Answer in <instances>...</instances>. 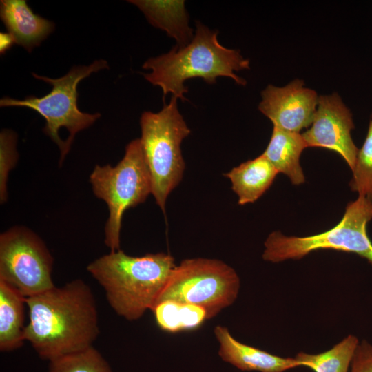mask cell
<instances>
[{"instance_id":"11","label":"cell","mask_w":372,"mask_h":372,"mask_svg":"<svg viewBox=\"0 0 372 372\" xmlns=\"http://www.w3.org/2000/svg\"><path fill=\"white\" fill-rule=\"evenodd\" d=\"M261 96L258 110L274 127L300 133L311 124L318 96L302 80L294 79L283 87L269 85Z\"/></svg>"},{"instance_id":"7","label":"cell","mask_w":372,"mask_h":372,"mask_svg":"<svg viewBox=\"0 0 372 372\" xmlns=\"http://www.w3.org/2000/svg\"><path fill=\"white\" fill-rule=\"evenodd\" d=\"M371 219L372 202L359 196L348 203L340 221L326 231L304 237L273 231L264 243L262 258L279 262L300 259L316 250L334 249L356 254L372 265V242L366 232V225Z\"/></svg>"},{"instance_id":"1","label":"cell","mask_w":372,"mask_h":372,"mask_svg":"<svg viewBox=\"0 0 372 372\" xmlns=\"http://www.w3.org/2000/svg\"><path fill=\"white\" fill-rule=\"evenodd\" d=\"M25 340L42 359L50 361L92 347L99 334L94 296L81 279L25 298Z\"/></svg>"},{"instance_id":"13","label":"cell","mask_w":372,"mask_h":372,"mask_svg":"<svg viewBox=\"0 0 372 372\" xmlns=\"http://www.w3.org/2000/svg\"><path fill=\"white\" fill-rule=\"evenodd\" d=\"M0 17L15 43L28 52L54 30V23L34 14L24 0H1Z\"/></svg>"},{"instance_id":"3","label":"cell","mask_w":372,"mask_h":372,"mask_svg":"<svg viewBox=\"0 0 372 372\" xmlns=\"http://www.w3.org/2000/svg\"><path fill=\"white\" fill-rule=\"evenodd\" d=\"M176 266L169 254L132 256L119 249L96 258L87 271L105 290L112 309L132 321L153 308Z\"/></svg>"},{"instance_id":"9","label":"cell","mask_w":372,"mask_h":372,"mask_svg":"<svg viewBox=\"0 0 372 372\" xmlns=\"http://www.w3.org/2000/svg\"><path fill=\"white\" fill-rule=\"evenodd\" d=\"M54 260L43 240L24 226H14L0 236V280L25 298L55 285Z\"/></svg>"},{"instance_id":"17","label":"cell","mask_w":372,"mask_h":372,"mask_svg":"<svg viewBox=\"0 0 372 372\" xmlns=\"http://www.w3.org/2000/svg\"><path fill=\"white\" fill-rule=\"evenodd\" d=\"M25 298L12 286L0 280V350L11 351L25 340Z\"/></svg>"},{"instance_id":"6","label":"cell","mask_w":372,"mask_h":372,"mask_svg":"<svg viewBox=\"0 0 372 372\" xmlns=\"http://www.w3.org/2000/svg\"><path fill=\"white\" fill-rule=\"evenodd\" d=\"M95 196L105 202L109 216L105 226V244L110 251L120 249L123 216L144 203L152 194V180L140 138L125 147L123 158L114 167L96 165L90 176Z\"/></svg>"},{"instance_id":"2","label":"cell","mask_w":372,"mask_h":372,"mask_svg":"<svg viewBox=\"0 0 372 372\" xmlns=\"http://www.w3.org/2000/svg\"><path fill=\"white\" fill-rule=\"evenodd\" d=\"M218 34L196 21L192 41L183 47L175 46L167 53L148 59L143 68L151 72L143 75L151 84L161 88L163 98L170 93L182 101L187 100L185 94L188 92L185 82L192 78L214 84L218 77L226 76L245 86L246 80L235 72L249 70V60L239 50L222 45Z\"/></svg>"},{"instance_id":"24","label":"cell","mask_w":372,"mask_h":372,"mask_svg":"<svg viewBox=\"0 0 372 372\" xmlns=\"http://www.w3.org/2000/svg\"><path fill=\"white\" fill-rule=\"evenodd\" d=\"M15 43L12 36L8 32H1L0 34V52L5 54Z\"/></svg>"},{"instance_id":"10","label":"cell","mask_w":372,"mask_h":372,"mask_svg":"<svg viewBox=\"0 0 372 372\" xmlns=\"http://www.w3.org/2000/svg\"><path fill=\"white\" fill-rule=\"evenodd\" d=\"M310 125L302 134L308 147H322L338 153L353 171L359 150L351 134L354 128L353 116L337 93L318 96Z\"/></svg>"},{"instance_id":"12","label":"cell","mask_w":372,"mask_h":372,"mask_svg":"<svg viewBox=\"0 0 372 372\" xmlns=\"http://www.w3.org/2000/svg\"><path fill=\"white\" fill-rule=\"evenodd\" d=\"M214 332L220 358L241 371L285 372L301 366L295 357H280L239 342L225 327L216 326Z\"/></svg>"},{"instance_id":"20","label":"cell","mask_w":372,"mask_h":372,"mask_svg":"<svg viewBox=\"0 0 372 372\" xmlns=\"http://www.w3.org/2000/svg\"><path fill=\"white\" fill-rule=\"evenodd\" d=\"M48 372H112L103 355L93 346L49 361Z\"/></svg>"},{"instance_id":"14","label":"cell","mask_w":372,"mask_h":372,"mask_svg":"<svg viewBox=\"0 0 372 372\" xmlns=\"http://www.w3.org/2000/svg\"><path fill=\"white\" fill-rule=\"evenodd\" d=\"M278 171L262 154L234 167L223 175L231 183L238 203L244 205L257 200L271 187Z\"/></svg>"},{"instance_id":"18","label":"cell","mask_w":372,"mask_h":372,"mask_svg":"<svg viewBox=\"0 0 372 372\" xmlns=\"http://www.w3.org/2000/svg\"><path fill=\"white\" fill-rule=\"evenodd\" d=\"M151 311L158 327L169 333L196 329L208 320L204 308L171 300L156 304Z\"/></svg>"},{"instance_id":"15","label":"cell","mask_w":372,"mask_h":372,"mask_svg":"<svg viewBox=\"0 0 372 372\" xmlns=\"http://www.w3.org/2000/svg\"><path fill=\"white\" fill-rule=\"evenodd\" d=\"M307 147L302 134L273 126L269 143L262 154L278 173L287 175L293 185H299L305 180L300 157Z\"/></svg>"},{"instance_id":"4","label":"cell","mask_w":372,"mask_h":372,"mask_svg":"<svg viewBox=\"0 0 372 372\" xmlns=\"http://www.w3.org/2000/svg\"><path fill=\"white\" fill-rule=\"evenodd\" d=\"M108 68L105 60L99 59L87 66H74L58 79L32 73L35 79L49 83L51 91L41 97L31 95L21 100L5 96L0 100V106L25 107L43 116L45 120L43 131L59 147L61 165L76 134L91 126L101 116L100 113H85L79 110L77 85L92 73Z\"/></svg>"},{"instance_id":"23","label":"cell","mask_w":372,"mask_h":372,"mask_svg":"<svg viewBox=\"0 0 372 372\" xmlns=\"http://www.w3.org/2000/svg\"><path fill=\"white\" fill-rule=\"evenodd\" d=\"M350 372H372V345L366 341L359 344L351 364Z\"/></svg>"},{"instance_id":"16","label":"cell","mask_w":372,"mask_h":372,"mask_svg":"<svg viewBox=\"0 0 372 372\" xmlns=\"http://www.w3.org/2000/svg\"><path fill=\"white\" fill-rule=\"evenodd\" d=\"M136 6L154 26L174 38L177 47L187 45L194 32L188 25L184 1H130Z\"/></svg>"},{"instance_id":"8","label":"cell","mask_w":372,"mask_h":372,"mask_svg":"<svg viewBox=\"0 0 372 372\" xmlns=\"http://www.w3.org/2000/svg\"><path fill=\"white\" fill-rule=\"evenodd\" d=\"M240 285L236 271L221 260L185 259L172 270L156 304L171 300L197 305L210 319L235 302Z\"/></svg>"},{"instance_id":"22","label":"cell","mask_w":372,"mask_h":372,"mask_svg":"<svg viewBox=\"0 0 372 372\" xmlns=\"http://www.w3.org/2000/svg\"><path fill=\"white\" fill-rule=\"evenodd\" d=\"M17 136L10 130H3L0 134V201L8 199V180L10 172L18 160L17 151Z\"/></svg>"},{"instance_id":"5","label":"cell","mask_w":372,"mask_h":372,"mask_svg":"<svg viewBox=\"0 0 372 372\" xmlns=\"http://www.w3.org/2000/svg\"><path fill=\"white\" fill-rule=\"evenodd\" d=\"M177 101L172 96L160 112H144L140 119V141L151 176L152 194L163 214L167 197L182 180L185 164L180 146L191 132Z\"/></svg>"},{"instance_id":"21","label":"cell","mask_w":372,"mask_h":372,"mask_svg":"<svg viewBox=\"0 0 372 372\" xmlns=\"http://www.w3.org/2000/svg\"><path fill=\"white\" fill-rule=\"evenodd\" d=\"M352 172L353 177L349 183L351 190L372 202V118Z\"/></svg>"},{"instance_id":"19","label":"cell","mask_w":372,"mask_h":372,"mask_svg":"<svg viewBox=\"0 0 372 372\" xmlns=\"http://www.w3.org/2000/svg\"><path fill=\"white\" fill-rule=\"evenodd\" d=\"M358 345V338L349 335L328 351L318 354L300 352L295 358L301 366L314 372H348Z\"/></svg>"}]
</instances>
